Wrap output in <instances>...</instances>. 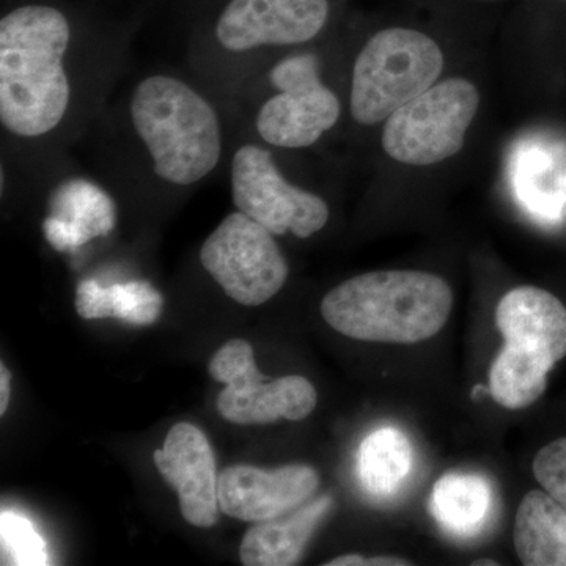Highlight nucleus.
Wrapping results in <instances>:
<instances>
[{
	"instance_id": "f257e3e1",
	"label": "nucleus",
	"mask_w": 566,
	"mask_h": 566,
	"mask_svg": "<svg viewBox=\"0 0 566 566\" xmlns=\"http://www.w3.org/2000/svg\"><path fill=\"white\" fill-rule=\"evenodd\" d=\"M71 24L57 7L25 3L0 20V123L20 139L54 132L70 109Z\"/></svg>"
},
{
	"instance_id": "f03ea898",
	"label": "nucleus",
	"mask_w": 566,
	"mask_h": 566,
	"mask_svg": "<svg viewBox=\"0 0 566 566\" xmlns=\"http://www.w3.org/2000/svg\"><path fill=\"white\" fill-rule=\"evenodd\" d=\"M453 293L439 275L422 271H375L356 275L324 296L322 315L349 338L411 345L446 326Z\"/></svg>"
},
{
	"instance_id": "7ed1b4c3",
	"label": "nucleus",
	"mask_w": 566,
	"mask_h": 566,
	"mask_svg": "<svg viewBox=\"0 0 566 566\" xmlns=\"http://www.w3.org/2000/svg\"><path fill=\"white\" fill-rule=\"evenodd\" d=\"M129 115L161 180L175 186L196 185L221 161L218 112L188 82L167 74L145 77L134 88Z\"/></svg>"
},
{
	"instance_id": "20e7f679",
	"label": "nucleus",
	"mask_w": 566,
	"mask_h": 566,
	"mask_svg": "<svg viewBox=\"0 0 566 566\" xmlns=\"http://www.w3.org/2000/svg\"><path fill=\"white\" fill-rule=\"evenodd\" d=\"M444 54L431 36L392 28L367 41L354 62L349 109L360 125L387 120L395 111L433 87Z\"/></svg>"
},
{
	"instance_id": "39448f33",
	"label": "nucleus",
	"mask_w": 566,
	"mask_h": 566,
	"mask_svg": "<svg viewBox=\"0 0 566 566\" xmlns=\"http://www.w3.org/2000/svg\"><path fill=\"white\" fill-rule=\"evenodd\" d=\"M479 106L480 93L472 82L463 77L436 82L387 118L382 148L408 166H433L453 158L464 147Z\"/></svg>"
},
{
	"instance_id": "423d86ee",
	"label": "nucleus",
	"mask_w": 566,
	"mask_h": 566,
	"mask_svg": "<svg viewBox=\"0 0 566 566\" xmlns=\"http://www.w3.org/2000/svg\"><path fill=\"white\" fill-rule=\"evenodd\" d=\"M200 262L227 296L248 307L268 303L289 279L274 234L241 211L227 216L207 238Z\"/></svg>"
},
{
	"instance_id": "0eeeda50",
	"label": "nucleus",
	"mask_w": 566,
	"mask_h": 566,
	"mask_svg": "<svg viewBox=\"0 0 566 566\" xmlns=\"http://www.w3.org/2000/svg\"><path fill=\"white\" fill-rule=\"evenodd\" d=\"M270 81L277 93L262 104L255 118L256 133L266 144L311 147L340 118V99L323 84L316 55L282 59L271 70Z\"/></svg>"
},
{
	"instance_id": "6e6552de",
	"label": "nucleus",
	"mask_w": 566,
	"mask_h": 566,
	"mask_svg": "<svg viewBox=\"0 0 566 566\" xmlns=\"http://www.w3.org/2000/svg\"><path fill=\"white\" fill-rule=\"evenodd\" d=\"M230 185L237 211L259 222L273 234L311 238L329 221V207L322 197L292 185L273 155L255 144L234 151Z\"/></svg>"
},
{
	"instance_id": "1a4fd4ad",
	"label": "nucleus",
	"mask_w": 566,
	"mask_h": 566,
	"mask_svg": "<svg viewBox=\"0 0 566 566\" xmlns=\"http://www.w3.org/2000/svg\"><path fill=\"white\" fill-rule=\"evenodd\" d=\"M329 0H229L214 36L223 51L245 54L314 40L329 20Z\"/></svg>"
},
{
	"instance_id": "9d476101",
	"label": "nucleus",
	"mask_w": 566,
	"mask_h": 566,
	"mask_svg": "<svg viewBox=\"0 0 566 566\" xmlns=\"http://www.w3.org/2000/svg\"><path fill=\"white\" fill-rule=\"evenodd\" d=\"M318 486V472L307 464L232 465L219 475V509L234 520L262 523L305 504Z\"/></svg>"
},
{
	"instance_id": "9b49d317",
	"label": "nucleus",
	"mask_w": 566,
	"mask_h": 566,
	"mask_svg": "<svg viewBox=\"0 0 566 566\" xmlns=\"http://www.w3.org/2000/svg\"><path fill=\"white\" fill-rule=\"evenodd\" d=\"M155 464L177 490L181 515L196 527H211L219 520V476L207 436L188 422L174 424Z\"/></svg>"
},
{
	"instance_id": "f8f14e48",
	"label": "nucleus",
	"mask_w": 566,
	"mask_h": 566,
	"mask_svg": "<svg viewBox=\"0 0 566 566\" xmlns=\"http://www.w3.org/2000/svg\"><path fill=\"white\" fill-rule=\"evenodd\" d=\"M495 322L505 345L553 370L566 356V307L536 286H517L502 297Z\"/></svg>"
},
{
	"instance_id": "ddd939ff",
	"label": "nucleus",
	"mask_w": 566,
	"mask_h": 566,
	"mask_svg": "<svg viewBox=\"0 0 566 566\" xmlns=\"http://www.w3.org/2000/svg\"><path fill=\"white\" fill-rule=\"evenodd\" d=\"M318 400L314 385L304 376L290 375L268 381L255 379L245 385L226 386L218 398L223 419L238 424H266L277 420H303Z\"/></svg>"
},
{
	"instance_id": "4468645a",
	"label": "nucleus",
	"mask_w": 566,
	"mask_h": 566,
	"mask_svg": "<svg viewBox=\"0 0 566 566\" xmlns=\"http://www.w3.org/2000/svg\"><path fill=\"white\" fill-rule=\"evenodd\" d=\"M334 501L329 495L301 510H292L273 520L262 521L245 532L241 562L248 566H290L297 564L319 521Z\"/></svg>"
},
{
	"instance_id": "2eb2a0df",
	"label": "nucleus",
	"mask_w": 566,
	"mask_h": 566,
	"mask_svg": "<svg viewBox=\"0 0 566 566\" xmlns=\"http://www.w3.org/2000/svg\"><path fill=\"white\" fill-rule=\"evenodd\" d=\"M54 214L44 222L48 241L57 251H69L114 229L115 207L109 197L87 182L63 186L54 200Z\"/></svg>"
},
{
	"instance_id": "dca6fc26",
	"label": "nucleus",
	"mask_w": 566,
	"mask_h": 566,
	"mask_svg": "<svg viewBox=\"0 0 566 566\" xmlns=\"http://www.w3.org/2000/svg\"><path fill=\"white\" fill-rule=\"evenodd\" d=\"M513 542L524 565L566 566L565 506L543 491L524 495L517 506Z\"/></svg>"
},
{
	"instance_id": "f3484780",
	"label": "nucleus",
	"mask_w": 566,
	"mask_h": 566,
	"mask_svg": "<svg viewBox=\"0 0 566 566\" xmlns=\"http://www.w3.org/2000/svg\"><path fill=\"white\" fill-rule=\"evenodd\" d=\"M161 293L148 282L133 281L104 286L95 281L80 283L76 311L81 318H117L122 322L148 326L158 322L163 312Z\"/></svg>"
},
{
	"instance_id": "a211bd4d",
	"label": "nucleus",
	"mask_w": 566,
	"mask_h": 566,
	"mask_svg": "<svg viewBox=\"0 0 566 566\" xmlns=\"http://www.w3.org/2000/svg\"><path fill=\"white\" fill-rule=\"evenodd\" d=\"M412 468V446L397 428H381L368 434L357 455V474L368 493L392 495L403 485Z\"/></svg>"
},
{
	"instance_id": "6ab92c4d",
	"label": "nucleus",
	"mask_w": 566,
	"mask_h": 566,
	"mask_svg": "<svg viewBox=\"0 0 566 566\" xmlns=\"http://www.w3.org/2000/svg\"><path fill=\"white\" fill-rule=\"evenodd\" d=\"M490 509L491 488L480 475L441 476L431 495V512L450 534H475L485 524Z\"/></svg>"
},
{
	"instance_id": "aec40b11",
	"label": "nucleus",
	"mask_w": 566,
	"mask_h": 566,
	"mask_svg": "<svg viewBox=\"0 0 566 566\" xmlns=\"http://www.w3.org/2000/svg\"><path fill=\"white\" fill-rule=\"evenodd\" d=\"M549 371L545 365L505 345L491 367L490 392L506 409L527 408L545 394Z\"/></svg>"
},
{
	"instance_id": "412c9836",
	"label": "nucleus",
	"mask_w": 566,
	"mask_h": 566,
	"mask_svg": "<svg viewBox=\"0 0 566 566\" xmlns=\"http://www.w3.org/2000/svg\"><path fill=\"white\" fill-rule=\"evenodd\" d=\"M0 539H2L3 554L10 558L11 565L43 566L50 564L46 543L28 517L3 510L0 515Z\"/></svg>"
},
{
	"instance_id": "4be33fe9",
	"label": "nucleus",
	"mask_w": 566,
	"mask_h": 566,
	"mask_svg": "<svg viewBox=\"0 0 566 566\" xmlns=\"http://www.w3.org/2000/svg\"><path fill=\"white\" fill-rule=\"evenodd\" d=\"M208 371L216 381L232 387L264 378L256 368L251 344L241 338H234L221 346L212 356Z\"/></svg>"
},
{
	"instance_id": "5701e85b",
	"label": "nucleus",
	"mask_w": 566,
	"mask_h": 566,
	"mask_svg": "<svg viewBox=\"0 0 566 566\" xmlns=\"http://www.w3.org/2000/svg\"><path fill=\"white\" fill-rule=\"evenodd\" d=\"M534 475L546 493L566 509V438L556 439L536 453Z\"/></svg>"
},
{
	"instance_id": "b1692460",
	"label": "nucleus",
	"mask_w": 566,
	"mask_h": 566,
	"mask_svg": "<svg viewBox=\"0 0 566 566\" xmlns=\"http://www.w3.org/2000/svg\"><path fill=\"white\" fill-rule=\"evenodd\" d=\"M10 398V371L6 365H0V415H6Z\"/></svg>"
},
{
	"instance_id": "393cba45",
	"label": "nucleus",
	"mask_w": 566,
	"mask_h": 566,
	"mask_svg": "<svg viewBox=\"0 0 566 566\" xmlns=\"http://www.w3.org/2000/svg\"><path fill=\"white\" fill-rule=\"evenodd\" d=\"M365 560H367V557L359 556V554H348V556L327 562L326 566H365Z\"/></svg>"
},
{
	"instance_id": "a878e982",
	"label": "nucleus",
	"mask_w": 566,
	"mask_h": 566,
	"mask_svg": "<svg viewBox=\"0 0 566 566\" xmlns=\"http://www.w3.org/2000/svg\"><path fill=\"white\" fill-rule=\"evenodd\" d=\"M472 565H475V566H497V562L485 560V558H482V560H475L474 564H472Z\"/></svg>"
}]
</instances>
